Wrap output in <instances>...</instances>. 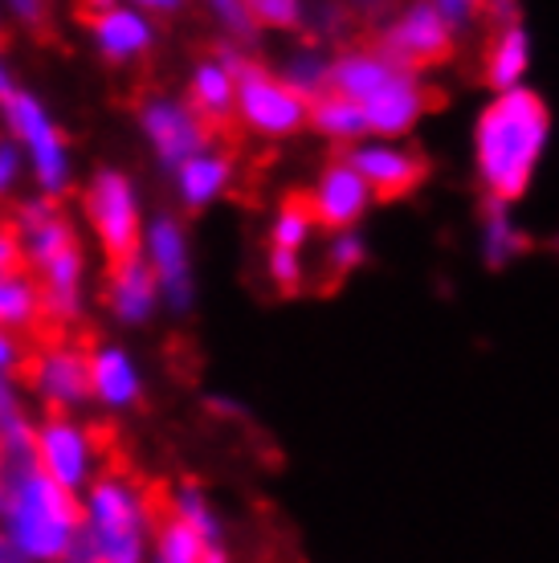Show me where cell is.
I'll use <instances>...</instances> for the list:
<instances>
[{"mask_svg": "<svg viewBox=\"0 0 559 563\" xmlns=\"http://www.w3.org/2000/svg\"><path fill=\"white\" fill-rule=\"evenodd\" d=\"M25 266V254H21V238H17L13 221H0V274Z\"/></svg>", "mask_w": 559, "mask_h": 563, "instance_id": "obj_38", "label": "cell"}, {"mask_svg": "<svg viewBox=\"0 0 559 563\" xmlns=\"http://www.w3.org/2000/svg\"><path fill=\"white\" fill-rule=\"evenodd\" d=\"M238 70H241L238 54H209L188 70L184 99H188V107H193L209 128L233 119V111H238Z\"/></svg>", "mask_w": 559, "mask_h": 563, "instance_id": "obj_20", "label": "cell"}, {"mask_svg": "<svg viewBox=\"0 0 559 563\" xmlns=\"http://www.w3.org/2000/svg\"><path fill=\"white\" fill-rule=\"evenodd\" d=\"M37 421L29 409V396L17 380H0V465L33 462Z\"/></svg>", "mask_w": 559, "mask_h": 563, "instance_id": "obj_24", "label": "cell"}, {"mask_svg": "<svg viewBox=\"0 0 559 563\" xmlns=\"http://www.w3.org/2000/svg\"><path fill=\"white\" fill-rule=\"evenodd\" d=\"M257 33H298L310 25V0H250Z\"/></svg>", "mask_w": 559, "mask_h": 563, "instance_id": "obj_31", "label": "cell"}, {"mask_svg": "<svg viewBox=\"0 0 559 563\" xmlns=\"http://www.w3.org/2000/svg\"><path fill=\"white\" fill-rule=\"evenodd\" d=\"M102 302H107V314H111L119 327H127V331H143V327L155 323V314L164 310L160 282H155L152 266H147L140 254L123 257V262H111L107 286H102Z\"/></svg>", "mask_w": 559, "mask_h": 563, "instance_id": "obj_18", "label": "cell"}, {"mask_svg": "<svg viewBox=\"0 0 559 563\" xmlns=\"http://www.w3.org/2000/svg\"><path fill=\"white\" fill-rule=\"evenodd\" d=\"M523 250H527V233L518 225L515 205L486 200L478 212V254H482L486 269H506L523 257Z\"/></svg>", "mask_w": 559, "mask_h": 563, "instance_id": "obj_23", "label": "cell"}, {"mask_svg": "<svg viewBox=\"0 0 559 563\" xmlns=\"http://www.w3.org/2000/svg\"><path fill=\"white\" fill-rule=\"evenodd\" d=\"M303 200L310 205L319 229H327V233H336V229H364L368 212L376 209V192L368 188V180L355 172L348 155L327 159L310 176V188L303 192Z\"/></svg>", "mask_w": 559, "mask_h": 563, "instance_id": "obj_14", "label": "cell"}, {"mask_svg": "<svg viewBox=\"0 0 559 563\" xmlns=\"http://www.w3.org/2000/svg\"><path fill=\"white\" fill-rule=\"evenodd\" d=\"M131 9H140V13L155 16V21H168V16H180L193 0H127Z\"/></svg>", "mask_w": 559, "mask_h": 563, "instance_id": "obj_40", "label": "cell"}, {"mask_svg": "<svg viewBox=\"0 0 559 563\" xmlns=\"http://www.w3.org/2000/svg\"><path fill=\"white\" fill-rule=\"evenodd\" d=\"M266 282L278 295H303V286L310 282V254H286V250H266L262 262Z\"/></svg>", "mask_w": 559, "mask_h": 563, "instance_id": "obj_32", "label": "cell"}, {"mask_svg": "<svg viewBox=\"0 0 559 563\" xmlns=\"http://www.w3.org/2000/svg\"><path fill=\"white\" fill-rule=\"evenodd\" d=\"M307 131H315L319 140L336 143V147H355L360 140H368L372 131H368V119L364 111L355 107L351 99H343V95H322V99L310 102V119H307Z\"/></svg>", "mask_w": 559, "mask_h": 563, "instance_id": "obj_25", "label": "cell"}, {"mask_svg": "<svg viewBox=\"0 0 559 563\" xmlns=\"http://www.w3.org/2000/svg\"><path fill=\"white\" fill-rule=\"evenodd\" d=\"M0 539L25 563H62L83 539L78 494L62 490L33 462L0 465Z\"/></svg>", "mask_w": 559, "mask_h": 563, "instance_id": "obj_3", "label": "cell"}, {"mask_svg": "<svg viewBox=\"0 0 559 563\" xmlns=\"http://www.w3.org/2000/svg\"><path fill=\"white\" fill-rule=\"evenodd\" d=\"M29 184V164L9 135H0V200H13Z\"/></svg>", "mask_w": 559, "mask_h": 563, "instance_id": "obj_34", "label": "cell"}, {"mask_svg": "<svg viewBox=\"0 0 559 563\" xmlns=\"http://www.w3.org/2000/svg\"><path fill=\"white\" fill-rule=\"evenodd\" d=\"M551 147V111L535 86L490 95L470 128V164L486 200L518 205Z\"/></svg>", "mask_w": 559, "mask_h": 563, "instance_id": "obj_1", "label": "cell"}, {"mask_svg": "<svg viewBox=\"0 0 559 563\" xmlns=\"http://www.w3.org/2000/svg\"><path fill=\"white\" fill-rule=\"evenodd\" d=\"M135 128H140V140L147 147V155L168 176L180 168L184 159H193L196 152L212 147L209 123L188 107L184 95H147L140 102Z\"/></svg>", "mask_w": 559, "mask_h": 563, "instance_id": "obj_12", "label": "cell"}, {"mask_svg": "<svg viewBox=\"0 0 559 563\" xmlns=\"http://www.w3.org/2000/svg\"><path fill=\"white\" fill-rule=\"evenodd\" d=\"M119 0H83V9H86V16H95V13H107V9H114Z\"/></svg>", "mask_w": 559, "mask_h": 563, "instance_id": "obj_43", "label": "cell"}, {"mask_svg": "<svg viewBox=\"0 0 559 563\" xmlns=\"http://www.w3.org/2000/svg\"><path fill=\"white\" fill-rule=\"evenodd\" d=\"M319 241V221L303 197L278 200V209L266 221V250H286V254H310Z\"/></svg>", "mask_w": 559, "mask_h": 563, "instance_id": "obj_28", "label": "cell"}, {"mask_svg": "<svg viewBox=\"0 0 559 563\" xmlns=\"http://www.w3.org/2000/svg\"><path fill=\"white\" fill-rule=\"evenodd\" d=\"M140 257L160 282V298L168 314H188L196 307V254L193 233L176 212H155L143 233Z\"/></svg>", "mask_w": 559, "mask_h": 563, "instance_id": "obj_11", "label": "cell"}, {"mask_svg": "<svg viewBox=\"0 0 559 563\" xmlns=\"http://www.w3.org/2000/svg\"><path fill=\"white\" fill-rule=\"evenodd\" d=\"M233 119L257 140H294L298 131H307L310 102L298 90H291V82L278 70L241 57Z\"/></svg>", "mask_w": 559, "mask_h": 563, "instance_id": "obj_9", "label": "cell"}, {"mask_svg": "<svg viewBox=\"0 0 559 563\" xmlns=\"http://www.w3.org/2000/svg\"><path fill=\"white\" fill-rule=\"evenodd\" d=\"M86 37L107 66H140L160 45V21L119 0L107 13L86 16Z\"/></svg>", "mask_w": 559, "mask_h": 563, "instance_id": "obj_17", "label": "cell"}, {"mask_svg": "<svg viewBox=\"0 0 559 563\" xmlns=\"http://www.w3.org/2000/svg\"><path fill=\"white\" fill-rule=\"evenodd\" d=\"M331 90L351 99L380 140H408L429 114L425 74L392 62L380 45H348L336 54Z\"/></svg>", "mask_w": 559, "mask_h": 563, "instance_id": "obj_4", "label": "cell"}, {"mask_svg": "<svg viewBox=\"0 0 559 563\" xmlns=\"http://www.w3.org/2000/svg\"><path fill=\"white\" fill-rule=\"evenodd\" d=\"M17 86H21V78H17V66H13V57H9V49L0 45V102L13 95Z\"/></svg>", "mask_w": 559, "mask_h": 563, "instance_id": "obj_41", "label": "cell"}, {"mask_svg": "<svg viewBox=\"0 0 559 563\" xmlns=\"http://www.w3.org/2000/svg\"><path fill=\"white\" fill-rule=\"evenodd\" d=\"M482 21H486L490 29L518 25V21H523V4H518V0H486V4H482Z\"/></svg>", "mask_w": 559, "mask_h": 563, "instance_id": "obj_39", "label": "cell"}, {"mask_svg": "<svg viewBox=\"0 0 559 563\" xmlns=\"http://www.w3.org/2000/svg\"><path fill=\"white\" fill-rule=\"evenodd\" d=\"M376 45L392 62L425 74L449 62V54L458 49V29L449 25L434 0H405L401 9H392L384 16Z\"/></svg>", "mask_w": 559, "mask_h": 563, "instance_id": "obj_10", "label": "cell"}, {"mask_svg": "<svg viewBox=\"0 0 559 563\" xmlns=\"http://www.w3.org/2000/svg\"><path fill=\"white\" fill-rule=\"evenodd\" d=\"M42 319H45V302H42V286L33 282V274L25 266L0 274V327L17 331V335H29Z\"/></svg>", "mask_w": 559, "mask_h": 563, "instance_id": "obj_27", "label": "cell"}, {"mask_svg": "<svg viewBox=\"0 0 559 563\" xmlns=\"http://www.w3.org/2000/svg\"><path fill=\"white\" fill-rule=\"evenodd\" d=\"M86 355H90V405L111 417H127L140 409L147 396V372L140 355L114 339L95 343Z\"/></svg>", "mask_w": 559, "mask_h": 563, "instance_id": "obj_15", "label": "cell"}, {"mask_svg": "<svg viewBox=\"0 0 559 563\" xmlns=\"http://www.w3.org/2000/svg\"><path fill=\"white\" fill-rule=\"evenodd\" d=\"M331 70H336V54H327L319 42L291 45L278 62V74L291 82V90H298L307 102L331 95Z\"/></svg>", "mask_w": 559, "mask_h": 563, "instance_id": "obj_26", "label": "cell"}, {"mask_svg": "<svg viewBox=\"0 0 559 563\" xmlns=\"http://www.w3.org/2000/svg\"><path fill=\"white\" fill-rule=\"evenodd\" d=\"M152 563H200V539H196L184 522H176L172 515H164L160 536H155Z\"/></svg>", "mask_w": 559, "mask_h": 563, "instance_id": "obj_33", "label": "cell"}, {"mask_svg": "<svg viewBox=\"0 0 559 563\" xmlns=\"http://www.w3.org/2000/svg\"><path fill=\"white\" fill-rule=\"evenodd\" d=\"M83 507V548L95 563H152L160 536V503L147 482L127 470H107L78 498Z\"/></svg>", "mask_w": 559, "mask_h": 563, "instance_id": "obj_5", "label": "cell"}, {"mask_svg": "<svg viewBox=\"0 0 559 563\" xmlns=\"http://www.w3.org/2000/svg\"><path fill=\"white\" fill-rule=\"evenodd\" d=\"M531 62H535V42L531 29L523 25H506L494 29L490 42L482 45V82H486L490 95H503V90H515V86H527L531 78Z\"/></svg>", "mask_w": 559, "mask_h": 563, "instance_id": "obj_22", "label": "cell"}, {"mask_svg": "<svg viewBox=\"0 0 559 563\" xmlns=\"http://www.w3.org/2000/svg\"><path fill=\"white\" fill-rule=\"evenodd\" d=\"M33 465L62 490L83 498L107 474L102 437L95 433V424L83 421V412H45L33 437Z\"/></svg>", "mask_w": 559, "mask_h": 563, "instance_id": "obj_8", "label": "cell"}, {"mask_svg": "<svg viewBox=\"0 0 559 563\" xmlns=\"http://www.w3.org/2000/svg\"><path fill=\"white\" fill-rule=\"evenodd\" d=\"M0 123H4V135L25 155L33 197H66L74 188V152L42 95H33L29 86H17L13 95L0 102Z\"/></svg>", "mask_w": 559, "mask_h": 563, "instance_id": "obj_6", "label": "cell"}, {"mask_svg": "<svg viewBox=\"0 0 559 563\" xmlns=\"http://www.w3.org/2000/svg\"><path fill=\"white\" fill-rule=\"evenodd\" d=\"M164 515H172L176 522H184V527L200 539V563H233L224 515L217 510V503H212L200 486L180 482V486L168 494V510H164Z\"/></svg>", "mask_w": 559, "mask_h": 563, "instance_id": "obj_21", "label": "cell"}, {"mask_svg": "<svg viewBox=\"0 0 559 563\" xmlns=\"http://www.w3.org/2000/svg\"><path fill=\"white\" fill-rule=\"evenodd\" d=\"M25 388L45 412H83L90 405V355L74 343H45L25 364Z\"/></svg>", "mask_w": 559, "mask_h": 563, "instance_id": "obj_13", "label": "cell"}, {"mask_svg": "<svg viewBox=\"0 0 559 563\" xmlns=\"http://www.w3.org/2000/svg\"><path fill=\"white\" fill-rule=\"evenodd\" d=\"M336 4H348V9H355V13H380L388 0H336Z\"/></svg>", "mask_w": 559, "mask_h": 563, "instance_id": "obj_42", "label": "cell"}, {"mask_svg": "<svg viewBox=\"0 0 559 563\" xmlns=\"http://www.w3.org/2000/svg\"><path fill=\"white\" fill-rule=\"evenodd\" d=\"M21 254L33 282L42 286L45 319L57 327L83 323L90 307V257H86L83 225L62 209V200L29 197L13 217Z\"/></svg>", "mask_w": 559, "mask_h": 563, "instance_id": "obj_2", "label": "cell"}, {"mask_svg": "<svg viewBox=\"0 0 559 563\" xmlns=\"http://www.w3.org/2000/svg\"><path fill=\"white\" fill-rule=\"evenodd\" d=\"M0 563H25V560H21V555H17V551L9 548L4 539H0Z\"/></svg>", "mask_w": 559, "mask_h": 563, "instance_id": "obj_45", "label": "cell"}, {"mask_svg": "<svg viewBox=\"0 0 559 563\" xmlns=\"http://www.w3.org/2000/svg\"><path fill=\"white\" fill-rule=\"evenodd\" d=\"M368 254L372 250H368L364 229H336V233H327V241H322V269L331 278H348L355 269H364Z\"/></svg>", "mask_w": 559, "mask_h": 563, "instance_id": "obj_29", "label": "cell"}, {"mask_svg": "<svg viewBox=\"0 0 559 563\" xmlns=\"http://www.w3.org/2000/svg\"><path fill=\"white\" fill-rule=\"evenodd\" d=\"M62 563H95V555H90V551L83 548V539H78V548H74Z\"/></svg>", "mask_w": 559, "mask_h": 563, "instance_id": "obj_44", "label": "cell"}, {"mask_svg": "<svg viewBox=\"0 0 559 563\" xmlns=\"http://www.w3.org/2000/svg\"><path fill=\"white\" fill-rule=\"evenodd\" d=\"M233 184H238L233 155L221 147H205L172 172V197L184 212H209L233 192Z\"/></svg>", "mask_w": 559, "mask_h": 563, "instance_id": "obj_19", "label": "cell"}, {"mask_svg": "<svg viewBox=\"0 0 559 563\" xmlns=\"http://www.w3.org/2000/svg\"><path fill=\"white\" fill-rule=\"evenodd\" d=\"M45 9H50V0H0V13L13 16L17 25H42L45 21Z\"/></svg>", "mask_w": 559, "mask_h": 563, "instance_id": "obj_37", "label": "cell"}, {"mask_svg": "<svg viewBox=\"0 0 559 563\" xmlns=\"http://www.w3.org/2000/svg\"><path fill=\"white\" fill-rule=\"evenodd\" d=\"M200 9L212 21V29L224 37V45H250L257 37L250 0H200Z\"/></svg>", "mask_w": 559, "mask_h": 563, "instance_id": "obj_30", "label": "cell"}, {"mask_svg": "<svg viewBox=\"0 0 559 563\" xmlns=\"http://www.w3.org/2000/svg\"><path fill=\"white\" fill-rule=\"evenodd\" d=\"M434 4L446 13V21L458 29V37H462V33H470V29L482 21V4H486V0H434Z\"/></svg>", "mask_w": 559, "mask_h": 563, "instance_id": "obj_36", "label": "cell"}, {"mask_svg": "<svg viewBox=\"0 0 559 563\" xmlns=\"http://www.w3.org/2000/svg\"><path fill=\"white\" fill-rule=\"evenodd\" d=\"M355 164V172L368 180L376 200H401L408 197L420 180H425V155L408 140H380L368 135L355 147L343 152Z\"/></svg>", "mask_w": 559, "mask_h": 563, "instance_id": "obj_16", "label": "cell"}, {"mask_svg": "<svg viewBox=\"0 0 559 563\" xmlns=\"http://www.w3.org/2000/svg\"><path fill=\"white\" fill-rule=\"evenodd\" d=\"M29 355H25V339L17 331H4L0 327V380H17L25 372Z\"/></svg>", "mask_w": 559, "mask_h": 563, "instance_id": "obj_35", "label": "cell"}, {"mask_svg": "<svg viewBox=\"0 0 559 563\" xmlns=\"http://www.w3.org/2000/svg\"><path fill=\"white\" fill-rule=\"evenodd\" d=\"M86 238L107 262L135 257L147 233V205H143L140 180L127 168H95V176L83 184V205H78Z\"/></svg>", "mask_w": 559, "mask_h": 563, "instance_id": "obj_7", "label": "cell"}]
</instances>
